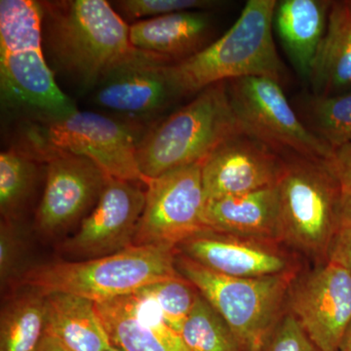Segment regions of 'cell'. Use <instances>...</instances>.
<instances>
[{
	"label": "cell",
	"mask_w": 351,
	"mask_h": 351,
	"mask_svg": "<svg viewBox=\"0 0 351 351\" xmlns=\"http://www.w3.org/2000/svg\"><path fill=\"white\" fill-rule=\"evenodd\" d=\"M43 49L55 71L84 91L135 55L129 25L105 0L39 1Z\"/></svg>",
	"instance_id": "6da1fadb"
},
{
	"label": "cell",
	"mask_w": 351,
	"mask_h": 351,
	"mask_svg": "<svg viewBox=\"0 0 351 351\" xmlns=\"http://www.w3.org/2000/svg\"><path fill=\"white\" fill-rule=\"evenodd\" d=\"M0 94L2 108L20 121L63 119L78 110L44 55L39 1H0Z\"/></svg>",
	"instance_id": "7a4b0ae2"
},
{
	"label": "cell",
	"mask_w": 351,
	"mask_h": 351,
	"mask_svg": "<svg viewBox=\"0 0 351 351\" xmlns=\"http://www.w3.org/2000/svg\"><path fill=\"white\" fill-rule=\"evenodd\" d=\"M276 0H249L223 36L197 54L166 66L176 98L237 78L267 77L285 82V66L277 53L272 27Z\"/></svg>",
	"instance_id": "3957f363"
},
{
	"label": "cell",
	"mask_w": 351,
	"mask_h": 351,
	"mask_svg": "<svg viewBox=\"0 0 351 351\" xmlns=\"http://www.w3.org/2000/svg\"><path fill=\"white\" fill-rule=\"evenodd\" d=\"M245 133L235 115L228 82L205 88L191 103L143 134L137 161L147 180L202 162L228 138Z\"/></svg>",
	"instance_id": "277c9868"
},
{
	"label": "cell",
	"mask_w": 351,
	"mask_h": 351,
	"mask_svg": "<svg viewBox=\"0 0 351 351\" xmlns=\"http://www.w3.org/2000/svg\"><path fill=\"white\" fill-rule=\"evenodd\" d=\"M175 256L176 249L169 247L131 246L91 260L43 263L25 274L20 287L80 295L98 304L181 276Z\"/></svg>",
	"instance_id": "5b68a950"
},
{
	"label": "cell",
	"mask_w": 351,
	"mask_h": 351,
	"mask_svg": "<svg viewBox=\"0 0 351 351\" xmlns=\"http://www.w3.org/2000/svg\"><path fill=\"white\" fill-rule=\"evenodd\" d=\"M175 265L225 320L241 351H263L282 318L293 272L257 278L223 276L177 251Z\"/></svg>",
	"instance_id": "8992f818"
},
{
	"label": "cell",
	"mask_w": 351,
	"mask_h": 351,
	"mask_svg": "<svg viewBox=\"0 0 351 351\" xmlns=\"http://www.w3.org/2000/svg\"><path fill=\"white\" fill-rule=\"evenodd\" d=\"M141 137L140 132L110 115L76 110L63 119L22 121L12 147L29 156L59 151L87 157L108 177L147 184L137 161Z\"/></svg>",
	"instance_id": "52a82bcc"
},
{
	"label": "cell",
	"mask_w": 351,
	"mask_h": 351,
	"mask_svg": "<svg viewBox=\"0 0 351 351\" xmlns=\"http://www.w3.org/2000/svg\"><path fill=\"white\" fill-rule=\"evenodd\" d=\"M276 184L281 240L309 255H326L339 228L341 193L326 162L289 156Z\"/></svg>",
	"instance_id": "ba28073f"
},
{
	"label": "cell",
	"mask_w": 351,
	"mask_h": 351,
	"mask_svg": "<svg viewBox=\"0 0 351 351\" xmlns=\"http://www.w3.org/2000/svg\"><path fill=\"white\" fill-rule=\"evenodd\" d=\"M235 115L245 133L281 154L326 162L332 151L298 117L280 83L267 77L237 78L228 82Z\"/></svg>",
	"instance_id": "9c48e42d"
},
{
	"label": "cell",
	"mask_w": 351,
	"mask_h": 351,
	"mask_svg": "<svg viewBox=\"0 0 351 351\" xmlns=\"http://www.w3.org/2000/svg\"><path fill=\"white\" fill-rule=\"evenodd\" d=\"M144 211L133 246L178 245L206 230L203 221L205 198L202 162L182 166L149 179Z\"/></svg>",
	"instance_id": "30bf717a"
},
{
	"label": "cell",
	"mask_w": 351,
	"mask_h": 351,
	"mask_svg": "<svg viewBox=\"0 0 351 351\" xmlns=\"http://www.w3.org/2000/svg\"><path fill=\"white\" fill-rule=\"evenodd\" d=\"M169 64L164 58L138 50L97 85L92 91L94 103L143 136L178 100L166 75Z\"/></svg>",
	"instance_id": "8fae6325"
},
{
	"label": "cell",
	"mask_w": 351,
	"mask_h": 351,
	"mask_svg": "<svg viewBox=\"0 0 351 351\" xmlns=\"http://www.w3.org/2000/svg\"><path fill=\"white\" fill-rule=\"evenodd\" d=\"M31 157L46 168L36 228L44 237H59L96 206L110 177L91 159L69 152L44 151Z\"/></svg>",
	"instance_id": "7c38bea8"
},
{
	"label": "cell",
	"mask_w": 351,
	"mask_h": 351,
	"mask_svg": "<svg viewBox=\"0 0 351 351\" xmlns=\"http://www.w3.org/2000/svg\"><path fill=\"white\" fill-rule=\"evenodd\" d=\"M141 184H145L108 178L91 213L82 219L77 232L61 245L62 253L77 262L133 246L145 203Z\"/></svg>",
	"instance_id": "4fadbf2b"
},
{
	"label": "cell",
	"mask_w": 351,
	"mask_h": 351,
	"mask_svg": "<svg viewBox=\"0 0 351 351\" xmlns=\"http://www.w3.org/2000/svg\"><path fill=\"white\" fill-rule=\"evenodd\" d=\"M290 313L322 351H338L351 326V276L328 262L309 272L288 295Z\"/></svg>",
	"instance_id": "5bb4252c"
},
{
	"label": "cell",
	"mask_w": 351,
	"mask_h": 351,
	"mask_svg": "<svg viewBox=\"0 0 351 351\" xmlns=\"http://www.w3.org/2000/svg\"><path fill=\"white\" fill-rule=\"evenodd\" d=\"M284 165L285 159L258 138L247 133L233 136L202 161L205 198L219 199L274 186Z\"/></svg>",
	"instance_id": "9a60e30c"
},
{
	"label": "cell",
	"mask_w": 351,
	"mask_h": 351,
	"mask_svg": "<svg viewBox=\"0 0 351 351\" xmlns=\"http://www.w3.org/2000/svg\"><path fill=\"white\" fill-rule=\"evenodd\" d=\"M176 251L223 276L257 278L293 272L292 263L276 242L206 230L178 245Z\"/></svg>",
	"instance_id": "2e32d148"
},
{
	"label": "cell",
	"mask_w": 351,
	"mask_h": 351,
	"mask_svg": "<svg viewBox=\"0 0 351 351\" xmlns=\"http://www.w3.org/2000/svg\"><path fill=\"white\" fill-rule=\"evenodd\" d=\"M95 306L110 343L121 351H189L144 289Z\"/></svg>",
	"instance_id": "e0dca14e"
},
{
	"label": "cell",
	"mask_w": 351,
	"mask_h": 351,
	"mask_svg": "<svg viewBox=\"0 0 351 351\" xmlns=\"http://www.w3.org/2000/svg\"><path fill=\"white\" fill-rule=\"evenodd\" d=\"M214 31L213 17L208 11H182L133 23L129 38L136 49L175 64L213 43Z\"/></svg>",
	"instance_id": "ac0fdd59"
},
{
	"label": "cell",
	"mask_w": 351,
	"mask_h": 351,
	"mask_svg": "<svg viewBox=\"0 0 351 351\" xmlns=\"http://www.w3.org/2000/svg\"><path fill=\"white\" fill-rule=\"evenodd\" d=\"M203 221L215 232L276 243L281 240L277 184L246 195L207 200Z\"/></svg>",
	"instance_id": "d6986e66"
},
{
	"label": "cell",
	"mask_w": 351,
	"mask_h": 351,
	"mask_svg": "<svg viewBox=\"0 0 351 351\" xmlns=\"http://www.w3.org/2000/svg\"><path fill=\"white\" fill-rule=\"evenodd\" d=\"M332 1L282 0L277 3L274 25L298 73L309 80L326 34Z\"/></svg>",
	"instance_id": "ffe728a7"
},
{
	"label": "cell",
	"mask_w": 351,
	"mask_h": 351,
	"mask_svg": "<svg viewBox=\"0 0 351 351\" xmlns=\"http://www.w3.org/2000/svg\"><path fill=\"white\" fill-rule=\"evenodd\" d=\"M46 332L71 351H107L110 339L95 302L66 293L45 294Z\"/></svg>",
	"instance_id": "44dd1931"
},
{
	"label": "cell",
	"mask_w": 351,
	"mask_h": 351,
	"mask_svg": "<svg viewBox=\"0 0 351 351\" xmlns=\"http://www.w3.org/2000/svg\"><path fill=\"white\" fill-rule=\"evenodd\" d=\"M309 82L315 96H331L351 86V0L332 1Z\"/></svg>",
	"instance_id": "7402d4cb"
},
{
	"label": "cell",
	"mask_w": 351,
	"mask_h": 351,
	"mask_svg": "<svg viewBox=\"0 0 351 351\" xmlns=\"http://www.w3.org/2000/svg\"><path fill=\"white\" fill-rule=\"evenodd\" d=\"M46 323L45 294L29 288L14 295L1 311L0 351H36Z\"/></svg>",
	"instance_id": "603a6c76"
},
{
	"label": "cell",
	"mask_w": 351,
	"mask_h": 351,
	"mask_svg": "<svg viewBox=\"0 0 351 351\" xmlns=\"http://www.w3.org/2000/svg\"><path fill=\"white\" fill-rule=\"evenodd\" d=\"M40 161L11 147L0 154V212L3 219L20 221L36 191Z\"/></svg>",
	"instance_id": "cb8c5ba5"
},
{
	"label": "cell",
	"mask_w": 351,
	"mask_h": 351,
	"mask_svg": "<svg viewBox=\"0 0 351 351\" xmlns=\"http://www.w3.org/2000/svg\"><path fill=\"white\" fill-rule=\"evenodd\" d=\"M180 335L189 351H241L225 320L199 293Z\"/></svg>",
	"instance_id": "d4e9b609"
},
{
	"label": "cell",
	"mask_w": 351,
	"mask_h": 351,
	"mask_svg": "<svg viewBox=\"0 0 351 351\" xmlns=\"http://www.w3.org/2000/svg\"><path fill=\"white\" fill-rule=\"evenodd\" d=\"M309 130L332 149L351 143V92L331 96H314L307 101ZM307 121V122H308Z\"/></svg>",
	"instance_id": "484cf974"
},
{
	"label": "cell",
	"mask_w": 351,
	"mask_h": 351,
	"mask_svg": "<svg viewBox=\"0 0 351 351\" xmlns=\"http://www.w3.org/2000/svg\"><path fill=\"white\" fill-rule=\"evenodd\" d=\"M143 289L156 299L168 326L181 334L198 295L195 286L180 276Z\"/></svg>",
	"instance_id": "4316f807"
},
{
	"label": "cell",
	"mask_w": 351,
	"mask_h": 351,
	"mask_svg": "<svg viewBox=\"0 0 351 351\" xmlns=\"http://www.w3.org/2000/svg\"><path fill=\"white\" fill-rule=\"evenodd\" d=\"M27 240L19 221L1 219L0 225V282L2 291L19 287L29 267Z\"/></svg>",
	"instance_id": "83f0119b"
},
{
	"label": "cell",
	"mask_w": 351,
	"mask_h": 351,
	"mask_svg": "<svg viewBox=\"0 0 351 351\" xmlns=\"http://www.w3.org/2000/svg\"><path fill=\"white\" fill-rule=\"evenodd\" d=\"M223 5L213 0H119L112 2L115 11L128 20L152 18L182 11L204 10Z\"/></svg>",
	"instance_id": "f1b7e54d"
},
{
	"label": "cell",
	"mask_w": 351,
	"mask_h": 351,
	"mask_svg": "<svg viewBox=\"0 0 351 351\" xmlns=\"http://www.w3.org/2000/svg\"><path fill=\"white\" fill-rule=\"evenodd\" d=\"M263 351H322L290 313L283 315Z\"/></svg>",
	"instance_id": "f546056e"
},
{
	"label": "cell",
	"mask_w": 351,
	"mask_h": 351,
	"mask_svg": "<svg viewBox=\"0 0 351 351\" xmlns=\"http://www.w3.org/2000/svg\"><path fill=\"white\" fill-rule=\"evenodd\" d=\"M326 166L341 191H351V143L334 149Z\"/></svg>",
	"instance_id": "4dcf8cb0"
},
{
	"label": "cell",
	"mask_w": 351,
	"mask_h": 351,
	"mask_svg": "<svg viewBox=\"0 0 351 351\" xmlns=\"http://www.w3.org/2000/svg\"><path fill=\"white\" fill-rule=\"evenodd\" d=\"M329 262L341 265L351 276V228L339 226L327 250Z\"/></svg>",
	"instance_id": "1f68e13d"
},
{
	"label": "cell",
	"mask_w": 351,
	"mask_h": 351,
	"mask_svg": "<svg viewBox=\"0 0 351 351\" xmlns=\"http://www.w3.org/2000/svg\"><path fill=\"white\" fill-rule=\"evenodd\" d=\"M339 226L351 228V191H341L339 205Z\"/></svg>",
	"instance_id": "d6a6232c"
},
{
	"label": "cell",
	"mask_w": 351,
	"mask_h": 351,
	"mask_svg": "<svg viewBox=\"0 0 351 351\" xmlns=\"http://www.w3.org/2000/svg\"><path fill=\"white\" fill-rule=\"evenodd\" d=\"M36 351H71L60 343L57 339L46 332Z\"/></svg>",
	"instance_id": "836d02e7"
},
{
	"label": "cell",
	"mask_w": 351,
	"mask_h": 351,
	"mask_svg": "<svg viewBox=\"0 0 351 351\" xmlns=\"http://www.w3.org/2000/svg\"><path fill=\"white\" fill-rule=\"evenodd\" d=\"M338 351H351V326L346 332L345 338L341 341Z\"/></svg>",
	"instance_id": "e575fe53"
},
{
	"label": "cell",
	"mask_w": 351,
	"mask_h": 351,
	"mask_svg": "<svg viewBox=\"0 0 351 351\" xmlns=\"http://www.w3.org/2000/svg\"><path fill=\"white\" fill-rule=\"evenodd\" d=\"M107 351H121L119 350V348H114V346H112V348H110V350Z\"/></svg>",
	"instance_id": "d590c367"
}]
</instances>
